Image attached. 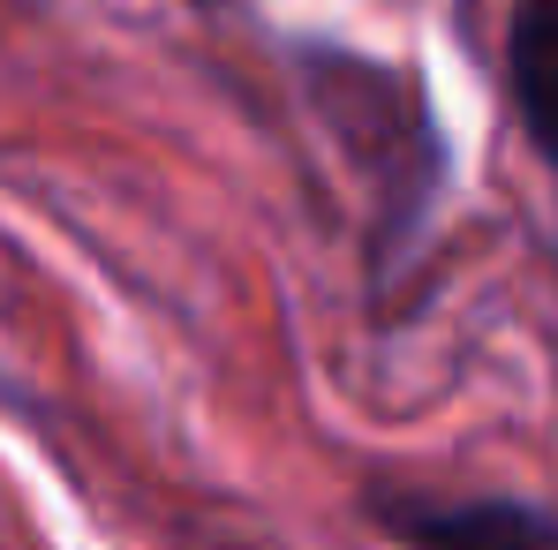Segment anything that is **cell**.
I'll return each mask as SVG.
<instances>
[{
    "mask_svg": "<svg viewBox=\"0 0 558 550\" xmlns=\"http://www.w3.org/2000/svg\"><path fill=\"white\" fill-rule=\"evenodd\" d=\"M408 550H558V521L513 498H377Z\"/></svg>",
    "mask_w": 558,
    "mask_h": 550,
    "instance_id": "6da1fadb",
    "label": "cell"
},
{
    "mask_svg": "<svg viewBox=\"0 0 558 550\" xmlns=\"http://www.w3.org/2000/svg\"><path fill=\"white\" fill-rule=\"evenodd\" d=\"M506 91L529 144L558 167V0H513L506 15Z\"/></svg>",
    "mask_w": 558,
    "mask_h": 550,
    "instance_id": "7a4b0ae2",
    "label": "cell"
}]
</instances>
